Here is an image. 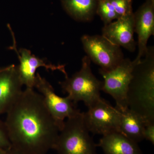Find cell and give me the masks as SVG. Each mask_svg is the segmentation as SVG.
Returning <instances> with one entry per match:
<instances>
[{"label":"cell","instance_id":"cell-13","mask_svg":"<svg viewBox=\"0 0 154 154\" xmlns=\"http://www.w3.org/2000/svg\"><path fill=\"white\" fill-rule=\"evenodd\" d=\"M96 145L104 154H143L137 143L118 132L102 136Z\"/></svg>","mask_w":154,"mask_h":154},{"label":"cell","instance_id":"cell-3","mask_svg":"<svg viewBox=\"0 0 154 154\" xmlns=\"http://www.w3.org/2000/svg\"><path fill=\"white\" fill-rule=\"evenodd\" d=\"M91 62L89 58L85 56L82 59L80 70L71 77L65 76L64 80L59 82L64 93L67 94L68 97L75 104L81 101L88 107L102 99L100 92L103 84V82L93 74Z\"/></svg>","mask_w":154,"mask_h":154},{"label":"cell","instance_id":"cell-19","mask_svg":"<svg viewBox=\"0 0 154 154\" xmlns=\"http://www.w3.org/2000/svg\"><path fill=\"white\" fill-rule=\"evenodd\" d=\"M144 139L154 144V122L146 124L143 131Z\"/></svg>","mask_w":154,"mask_h":154},{"label":"cell","instance_id":"cell-9","mask_svg":"<svg viewBox=\"0 0 154 154\" xmlns=\"http://www.w3.org/2000/svg\"><path fill=\"white\" fill-rule=\"evenodd\" d=\"M14 42L12 48L16 51L19 60V65L17 66L19 77L22 85L26 88H34L36 72L39 68L44 67L47 70L52 71H60L65 76L68 75L64 66L48 63L45 60L32 54L29 50L26 48H20L18 51L15 41Z\"/></svg>","mask_w":154,"mask_h":154},{"label":"cell","instance_id":"cell-23","mask_svg":"<svg viewBox=\"0 0 154 154\" xmlns=\"http://www.w3.org/2000/svg\"><path fill=\"white\" fill-rule=\"evenodd\" d=\"M1 67H0V69H1Z\"/></svg>","mask_w":154,"mask_h":154},{"label":"cell","instance_id":"cell-1","mask_svg":"<svg viewBox=\"0 0 154 154\" xmlns=\"http://www.w3.org/2000/svg\"><path fill=\"white\" fill-rule=\"evenodd\" d=\"M6 114L11 147L24 154H47L53 149L59 128L33 88L23 90Z\"/></svg>","mask_w":154,"mask_h":154},{"label":"cell","instance_id":"cell-2","mask_svg":"<svg viewBox=\"0 0 154 154\" xmlns=\"http://www.w3.org/2000/svg\"><path fill=\"white\" fill-rule=\"evenodd\" d=\"M135 66L128 87V108L141 116L146 124L154 122V48L147 47Z\"/></svg>","mask_w":154,"mask_h":154},{"label":"cell","instance_id":"cell-11","mask_svg":"<svg viewBox=\"0 0 154 154\" xmlns=\"http://www.w3.org/2000/svg\"><path fill=\"white\" fill-rule=\"evenodd\" d=\"M134 18L138 38V53L134 60L139 63L147 49L149 38L154 34V0H146L134 13Z\"/></svg>","mask_w":154,"mask_h":154},{"label":"cell","instance_id":"cell-4","mask_svg":"<svg viewBox=\"0 0 154 154\" xmlns=\"http://www.w3.org/2000/svg\"><path fill=\"white\" fill-rule=\"evenodd\" d=\"M86 127L83 113L67 119L53 149L58 154H98L96 144Z\"/></svg>","mask_w":154,"mask_h":154},{"label":"cell","instance_id":"cell-17","mask_svg":"<svg viewBox=\"0 0 154 154\" xmlns=\"http://www.w3.org/2000/svg\"><path fill=\"white\" fill-rule=\"evenodd\" d=\"M119 17L133 13L132 2L128 0H110Z\"/></svg>","mask_w":154,"mask_h":154},{"label":"cell","instance_id":"cell-5","mask_svg":"<svg viewBox=\"0 0 154 154\" xmlns=\"http://www.w3.org/2000/svg\"><path fill=\"white\" fill-rule=\"evenodd\" d=\"M138 63L135 60L124 58L113 69H99V73L104 79L102 91L113 98L116 104L115 107L119 110L128 107V91L132 79L133 71Z\"/></svg>","mask_w":154,"mask_h":154},{"label":"cell","instance_id":"cell-22","mask_svg":"<svg viewBox=\"0 0 154 154\" xmlns=\"http://www.w3.org/2000/svg\"><path fill=\"white\" fill-rule=\"evenodd\" d=\"M128 1H131V2H132V0H128Z\"/></svg>","mask_w":154,"mask_h":154},{"label":"cell","instance_id":"cell-20","mask_svg":"<svg viewBox=\"0 0 154 154\" xmlns=\"http://www.w3.org/2000/svg\"><path fill=\"white\" fill-rule=\"evenodd\" d=\"M4 154H24L21 152L18 151L17 150L11 147L5 151Z\"/></svg>","mask_w":154,"mask_h":154},{"label":"cell","instance_id":"cell-14","mask_svg":"<svg viewBox=\"0 0 154 154\" xmlns=\"http://www.w3.org/2000/svg\"><path fill=\"white\" fill-rule=\"evenodd\" d=\"M120 111V133L137 143L144 140L146 121L128 107Z\"/></svg>","mask_w":154,"mask_h":154},{"label":"cell","instance_id":"cell-12","mask_svg":"<svg viewBox=\"0 0 154 154\" xmlns=\"http://www.w3.org/2000/svg\"><path fill=\"white\" fill-rule=\"evenodd\" d=\"M17 66L11 65L0 69V115L7 113L23 90Z\"/></svg>","mask_w":154,"mask_h":154},{"label":"cell","instance_id":"cell-15","mask_svg":"<svg viewBox=\"0 0 154 154\" xmlns=\"http://www.w3.org/2000/svg\"><path fill=\"white\" fill-rule=\"evenodd\" d=\"M63 8L73 19L91 22L96 14L98 0H60Z\"/></svg>","mask_w":154,"mask_h":154},{"label":"cell","instance_id":"cell-7","mask_svg":"<svg viewBox=\"0 0 154 154\" xmlns=\"http://www.w3.org/2000/svg\"><path fill=\"white\" fill-rule=\"evenodd\" d=\"M83 119L89 132L94 134H107L120 133V111L105 99L99 101L88 107L83 113Z\"/></svg>","mask_w":154,"mask_h":154},{"label":"cell","instance_id":"cell-16","mask_svg":"<svg viewBox=\"0 0 154 154\" xmlns=\"http://www.w3.org/2000/svg\"><path fill=\"white\" fill-rule=\"evenodd\" d=\"M96 14L100 17L104 25L120 18L115 12L110 0H98Z\"/></svg>","mask_w":154,"mask_h":154},{"label":"cell","instance_id":"cell-6","mask_svg":"<svg viewBox=\"0 0 154 154\" xmlns=\"http://www.w3.org/2000/svg\"><path fill=\"white\" fill-rule=\"evenodd\" d=\"M81 42L87 56L102 69H113L125 58L121 48L102 35H84Z\"/></svg>","mask_w":154,"mask_h":154},{"label":"cell","instance_id":"cell-21","mask_svg":"<svg viewBox=\"0 0 154 154\" xmlns=\"http://www.w3.org/2000/svg\"><path fill=\"white\" fill-rule=\"evenodd\" d=\"M5 150H6L0 149V154H4V153H5Z\"/></svg>","mask_w":154,"mask_h":154},{"label":"cell","instance_id":"cell-8","mask_svg":"<svg viewBox=\"0 0 154 154\" xmlns=\"http://www.w3.org/2000/svg\"><path fill=\"white\" fill-rule=\"evenodd\" d=\"M34 88L42 96L48 110L54 119L60 131L62 128L65 119L81 112L67 96L60 97L56 94L54 89L46 79L36 73Z\"/></svg>","mask_w":154,"mask_h":154},{"label":"cell","instance_id":"cell-18","mask_svg":"<svg viewBox=\"0 0 154 154\" xmlns=\"http://www.w3.org/2000/svg\"><path fill=\"white\" fill-rule=\"evenodd\" d=\"M11 147L5 122L0 120V149L7 150Z\"/></svg>","mask_w":154,"mask_h":154},{"label":"cell","instance_id":"cell-10","mask_svg":"<svg viewBox=\"0 0 154 154\" xmlns=\"http://www.w3.org/2000/svg\"><path fill=\"white\" fill-rule=\"evenodd\" d=\"M134 13L122 16L104 25L102 35L112 43L125 48L130 52H134L137 43L135 41Z\"/></svg>","mask_w":154,"mask_h":154}]
</instances>
